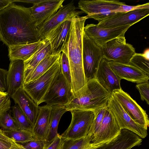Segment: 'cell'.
<instances>
[{
  "mask_svg": "<svg viewBox=\"0 0 149 149\" xmlns=\"http://www.w3.org/2000/svg\"><path fill=\"white\" fill-rule=\"evenodd\" d=\"M0 40L8 47L40 40L29 8L13 3L0 11Z\"/></svg>",
  "mask_w": 149,
  "mask_h": 149,
  "instance_id": "1",
  "label": "cell"
},
{
  "mask_svg": "<svg viewBox=\"0 0 149 149\" xmlns=\"http://www.w3.org/2000/svg\"><path fill=\"white\" fill-rule=\"evenodd\" d=\"M87 16L72 20L66 54L70 71L73 97L78 95L86 84L82 61V37Z\"/></svg>",
  "mask_w": 149,
  "mask_h": 149,
  "instance_id": "2",
  "label": "cell"
},
{
  "mask_svg": "<svg viewBox=\"0 0 149 149\" xmlns=\"http://www.w3.org/2000/svg\"><path fill=\"white\" fill-rule=\"evenodd\" d=\"M111 95L95 79L88 81L80 95L73 97L65 106L67 111L72 109L89 110L95 114L107 105Z\"/></svg>",
  "mask_w": 149,
  "mask_h": 149,
  "instance_id": "3",
  "label": "cell"
},
{
  "mask_svg": "<svg viewBox=\"0 0 149 149\" xmlns=\"http://www.w3.org/2000/svg\"><path fill=\"white\" fill-rule=\"evenodd\" d=\"M73 97L71 87L61 71L56 75L43 98L41 103L53 106H65Z\"/></svg>",
  "mask_w": 149,
  "mask_h": 149,
  "instance_id": "4",
  "label": "cell"
},
{
  "mask_svg": "<svg viewBox=\"0 0 149 149\" xmlns=\"http://www.w3.org/2000/svg\"><path fill=\"white\" fill-rule=\"evenodd\" d=\"M61 69L60 57L46 72L35 80L23 84L22 88L39 105L53 79Z\"/></svg>",
  "mask_w": 149,
  "mask_h": 149,
  "instance_id": "5",
  "label": "cell"
},
{
  "mask_svg": "<svg viewBox=\"0 0 149 149\" xmlns=\"http://www.w3.org/2000/svg\"><path fill=\"white\" fill-rule=\"evenodd\" d=\"M72 120L68 128L61 134L65 139H77L88 135L94 119V112L86 110L72 109L70 111Z\"/></svg>",
  "mask_w": 149,
  "mask_h": 149,
  "instance_id": "6",
  "label": "cell"
},
{
  "mask_svg": "<svg viewBox=\"0 0 149 149\" xmlns=\"http://www.w3.org/2000/svg\"><path fill=\"white\" fill-rule=\"evenodd\" d=\"M103 58L101 47L83 33L82 61L84 73L87 82L95 79L100 62Z\"/></svg>",
  "mask_w": 149,
  "mask_h": 149,
  "instance_id": "7",
  "label": "cell"
},
{
  "mask_svg": "<svg viewBox=\"0 0 149 149\" xmlns=\"http://www.w3.org/2000/svg\"><path fill=\"white\" fill-rule=\"evenodd\" d=\"M101 48L103 58L107 60L124 64H129L136 53L133 46L126 42L125 36L109 41Z\"/></svg>",
  "mask_w": 149,
  "mask_h": 149,
  "instance_id": "8",
  "label": "cell"
},
{
  "mask_svg": "<svg viewBox=\"0 0 149 149\" xmlns=\"http://www.w3.org/2000/svg\"><path fill=\"white\" fill-rule=\"evenodd\" d=\"M125 3L118 0H81L78 3L79 8L87 14L88 18L99 22L115 13L114 11Z\"/></svg>",
  "mask_w": 149,
  "mask_h": 149,
  "instance_id": "9",
  "label": "cell"
},
{
  "mask_svg": "<svg viewBox=\"0 0 149 149\" xmlns=\"http://www.w3.org/2000/svg\"><path fill=\"white\" fill-rule=\"evenodd\" d=\"M72 1L63 6L52 16L37 26L38 37L40 40L45 39L48 34L63 22L72 19L83 13L77 11Z\"/></svg>",
  "mask_w": 149,
  "mask_h": 149,
  "instance_id": "10",
  "label": "cell"
},
{
  "mask_svg": "<svg viewBox=\"0 0 149 149\" xmlns=\"http://www.w3.org/2000/svg\"><path fill=\"white\" fill-rule=\"evenodd\" d=\"M107 107L121 129L130 130L142 139L146 137L148 135L147 130L136 123L132 120L120 103L112 94L109 100Z\"/></svg>",
  "mask_w": 149,
  "mask_h": 149,
  "instance_id": "11",
  "label": "cell"
},
{
  "mask_svg": "<svg viewBox=\"0 0 149 149\" xmlns=\"http://www.w3.org/2000/svg\"><path fill=\"white\" fill-rule=\"evenodd\" d=\"M111 94L120 103L132 120L147 130L149 119L146 111L122 89L114 91Z\"/></svg>",
  "mask_w": 149,
  "mask_h": 149,
  "instance_id": "12",
  "label": "cell"
},
{
  "mask_svg": "<svg viewBox=\"0 0 149 149\" xmlns=\"http://www.w3.org/2000/svg\"><path fill=\"white\" fill-rule=\"evenodd\" d=\"M130 25L114 28H104L97 24H88L84 26L83 31L85 35L97 46L101 47L109 41L117 37L125 36Z\"/></svg>",
  "mask_w": 149,
  "mask_h": 149,
  "instance_id": "13",
  "label": "cell"
},
{
  "mask_svg": "<svg viewBox=\"0 0 149 149\" xmlns=\"http://www.w3.org/2000/svg\"><path fill=\"white\" fill-rule=\"evenodd\" d=\"M149 14V9H143L126 13H118L98 22L97 25L104 28H114L130 25L139 21Z\"/></svg>",
  "mask_w": 149,
  "mask_h": 149,
  "instance_id": "14",
  "label": "cell"
},
{
  "mask_svg": "<svg viewBox=\"0 0 149 149\" xmlns=\"http://www.w3.org/2000/svg\"><path fill=\"white\" fill-rule=\"evenodd\" d=\"M121 130L113 116L107 107L100 127L91 142L96 145L108 142L117 137Z\"/></svg>",
  "mask_w": 149,
  "mask_h": 149,
  "instance_id": "15",
  "label": "cell"
},
{
  "mask_svg": "<svg viewBox=\"0 0 149 149\" xmlns=\"http://www.w3.org/2000/svg\"><path fill=\"white\" fill-rule=\"evenodd\" d=\"M72 19L65 20L51 31L46 37V38L49 40L51 44L52 55L61 54L66 50Z\"/></svg>",
  "mask_w": 149,
  "mask_h": 149,
  "instance_id": "16",
  "label": "cell"
},
{
  "mask_svg": "<svg viewBox=\"0 0 149 149\" xmlns=\"http://www.w3.org/2000/svg\"><path fill=\"white\" fill-rule=\"evenodd\" d=\"M24 74V61H10L6 74V92L10 97L20 88H22Z\"/></svg>",
  "mask_w": 149,
  "mask_h": 149,
  "instance_id": "17",
  "label": "cell"
},
{
  "mask_svg": "<svg viewBox=\"0 0 149 149\" xmlns=\"http://www.w3.org/2000/svg\"><path fill=\"white\" fill-rule=\"evenodd\" d=\"M95 79L111 94L115 90L121 89L120 84L121 80L111 69L108 61L104 58L100 64Z\"/></svg>",
  "mask_w": 149,
  "mask_h": 149,
  "instance_id": "18",
  "label": "cell"
},
{
  "mask_svg": "<svg viewBox=\"0 0 149 149\" xmlns=\"http://www.w3.org/2000/svg\"><path fill=\"white\" fill-rule=\"evenodd\" d=\"M111 69L121 80L137 84L147 81L149 76L139 69L129 64H124L108 61Z\"/></svg>",
  "mask_w": 149,
  "mask_h": 149,
  "instance_id": "19",
  "label": "cell"
},
{
  "mask_svg": "<svg viewBox=\"0 0 149 149\" xmlns=\"http://www.w3.org/2000/svg\"><path fill=\"white\" fill-rule=\"evenodd\" d=\"M64 0H43L29 8L37 26L42 24L62 7Z\"/></svg>",
  "mask_w": 149,
  "mask_h": 149,
  "instance_id": "20",
  "label": "cell"
},
{
  "mask_svg": "<svg viewBox=\"0 0 149 149\" xmlns=\"http://www.w3.org/2000/svg\"><path fill=\"white\" fill-rule=\"evenodd\" d=\"M11 97L26 115L33 127L38 114V105L22 88L18 90Z\"/></svg>",
  "mask_w": 149,
  "mask_h": 149,
  "instance_id": "21",
  "label": "cell"
},
{
  "mask_svg": "<svg viewBox=\"0 0 149 149\" xmlns=\"http://www.w3.org/2000/svg\"><path fill=\"white\" fill-rule=\"evenodd\" d=\"M142 141L141 138L134 132L122 129L117 137L105 143L103 149H131L140 146Z\"/></svg>",
  "mask_w": 149,
  "mask_h": 149,
  "instance_id": "22",
  "label": "cell"
},
{
  "mask_svg": "<svg viewBox=\"0 0 149 149\" xmlns=\"http://www.w3.org/2000/svg\"><path fill=\"white\" fill-rule=\"evenodd\" d=\"M51 106L47 104L39 106V111L32 133L35 139L47 141L49 130Z\"/></svg>",
  "mask_w": 149,
  "mask_h": 149,
  "instance_id": "23",
  "label": "cell"
},
{
  "mask_svg": "<svg viewBox=\"0 0 149 149\" xmlns=\"http://www.w3.org/2000/svg\"><path fill=\"white\" fill-rule=\"evenodd\" d=\"M51 45L45 38L37 51L28 59L24 61V78L31 73L38 64L47 56L52 54Z\"/></svg>",
  "mask_w": 149,
  "mask_h": 149,
  "instance_id": "24",
  "label": "cell"
},
{
  "mask_svg": "<svg viewBox=\"0 0 149 149\" xmlns=\"http://www.w3.org/2000/svg\"><path fill=\"white\" fill-rule=\"evenodd\" d=\"M42 41L40 40L33 43L8 47V56L10 61H26L37 51Z\"/></svg>",
  "mask_w": 149,
  "mask_h": 149,
  "instance_id": "25",
  "label": "cell"
},
{
  "mask_svg": "<svg viewBox=\"0 0 149 149\" xmlns=\"http://www.w3.org/2000/svg\"><path fill=\"white\" fill-rule=\"evenodd\" d=\"M61 54L49 55L43 59L34 69L24 78L23 84L32 81L48 70L60 58Z\"/></svg>",
  "mask_w": 149,
  "mask_h": 149,
  "instance_id": "26",
  "label": "cell"
},
{
  "mask_svg": "<svg viewBox=\"0 0 149 149\" xmlns=\"http://www.w3.org/2000/svg\"><path fill=\"white\" fill-rule=\"evenodd\" d=\"M50 115V124L46 143L53 141L57 135L58 126L63 115L67 111L65 106H53Z\"/></svg>",
  "mask_w": 149,
  "mask_h": 149,
  "instance_id": "27",
  "label": "cell"
},
{
  "mask_svg": "<svg viewBox=\"0 0 149 149\" xmlns=\"http://www.w3.org/2000/svg\"><path fill=\"white\" fill-rule=\"evenodd\" d=\"M103 144L96 145L92 143L90 137L87 135L79 139H65L61 149H92Z\"/></svg>",
  "mask_w": 149,
  "mask_h": 149,
  "instance_id": "28",
  "label": "cell"
},
{
  "mask_svg": "<svg viewBox=\"0 0 149 149\" xmlns=\"http://www.w3.org/2000/svg\"><path fill=\"white\" fill-rule=\"evenodd\" d=\"M3 132L5 135L12 141L22 145L35 139L32 132L27 130L18 129Z\"/></svg>",
  "mask_w": 149,
  "mask_h": 149,
  "instance_id": "29",
  "label": "cell"
},
{
  "mask_svg": "<svg viewBox=\"0 0 149 149\" xmlns=\"http://www.w3.org/2000/svg\"><path fill=\"white\" fill-rule=\"evenodd\" d=\"M12 109V116L18 129L32 132V127L29 121L18 106L15 103Z\"/></svg>",
  "mask_w": 149,
  "mask_h": 149,
  "instance_id": "30",
  "label": "cell"
},
{
  "mask_svg": "<svg viewBox=\"0 0 149 149\" xmlns=\"http://www.w3.org/2000/svg\"><path fill=\"white\" fill-rule=\"evenodd\" d=\"M129 64L149 76V58L142 54L135 53L130 59Z\"/></svg>",
  "mask_w": 149,
  "mask_h": 149,
  "instance_id": "31",
  "label": "cell"
},
{
  "mask_svg": "<svg viewBox=\"0 0 149 149\" xmlns=\"http://www.w3.org/2000/svg\"><path fill=\"white\" fill-rule=\"evenodd\" d=\"M107 105L102 107L97 113L94 114V119L90 126L88 135L91 141L94 136L99 129L104 117Z\"/></svg>",
  "mask_w": 149,
  "mask_h": 149,
  "instance_id": "32",
  "label": "cell"
},
{
  "mask_svg": "<svg viewBox=\"0 0 149 149\" xmlns=\"http://www.w3.org/2000/svg\"><path fill=\"white\" fill-rule=\"evenodd\" d=\"M0 129L3 131L18 129L15 124L10 110L0 115Z\"/></svg>",
  "mask_w": 149,
  "mask_h": 149,
  "instance_id": "33",
  "label": "cell"
},
{
  "mask_svg": "<svg viewBox=\"0 0 149 149\" xmlns=\"http://www.w3.org/2000/svg\"><path fill=\"white\" fill-rule=\"evenodd\" d=\"M61 71L65 78L72 88V82L69 62L67 55L62 52L60 56Z\"/></svg>",
  "mask_w": 149,
  "mask_h": 149,
  "instance_id": "34",
  "label": "cell"
},
{
  "mask_svg": "<svg viewBox=\"0 0 149 149\" xmlns=\"http://www.w3.org/2000/svg\"><path fill=\"white\" fill-rule=\"evenodd\" d=\"M136 87L139 91L141 100L145 101L147 103L149 104V82L146 81L138 83Z\"/></svg>",
  "mask_w": 149,
  "mask_h": 149,
  "instance_id": "35",
  "label": "cell"
},
{
  "mask_svg": "<svg viewBox=\"0 0 149 149\" xmlns=\"http://www.w3.org/2000/svg\"><path fill=\"white\" fill-rule=\"evenodd\" d=\"M143 9H149V3L148 2L142 5L135 6L127 5L125 4L121 5L117 10L114 11L115 13H126L134 10Z\"/></svg>",
  "mask_w": 149,
  "mask_h": 149,
  "instance_id": "36",
  "label": "cell"
},
{
  "mask_svg": "<svg viewBox=\"0 0 149 149\" xmlns=\"http://www.w3.org/2000/svg\"><path fill=\"white\" fill-rule=\"evenodd\" d=\"M46 144V141L34 139L22 146L25 149H44Z\"/></svg>",
  "mask_w": 149,
  "mask_h": 149,
  "instance_id": "37",
  "label": "cell"
},
{
  "mask_svg": "<svg viewBox=\"0 0 149 149\" xmlns=\"http://www.w3.org/2000/svg\"><path fill=\"white\" fill-rule=\"evenodd\" d=\"M64 140L65 139L58 133L53 141L46 143L44 149H61Z\"/></svg>",
  "mask_w": 149,
  "mask_h": 149,
  "instance_id": "38",
  "label": "cell"
},
{
  "mask_svg": "<svg viewBox=\"0 0 149 149\" xmlns=\"http://www.w3.org/2000/svg\"><path fill=\"white\" fill-rule=\"evenodd\" d=\"M11 104L10 97L8 95L0 99V115L10 110Z\"/></svg>",
  "mask_w": 149,
  "mask_h": 149,
  "instance_id": "39",
  "label": "cell"
},
{
  "mask_svg": "<svg viewBox=\"0 0 149 149\" xmlns=\"http://www.w3.org/2000/svg\"><path fill=\"white\" fill-rule=\"evenodd\" d=\"M7 71L0 68V91L5 92L7 89L6 78Z\"/></svg>",
  "mask_w": 149,
  "mask_h": 149,
  "instance_id": "40",
  "label": "cell"
},
{
  "mask_svg": "<svg viewBox=\"0 0 149 149\" xmlns=\"http://www.w3.org/2000/svg\"><path fill=\"white\" fill-rule=\"evenodd\" d=\"M19 145L14 142L0 139V149H17Z\"/></svg>",
  "mask_w": 149,
  "mask_h": 149,
  "instance_id": "41",
  "label": "cell"
},
{
  "mask_svg": "<svg viewBox=\"0 0 149 149\" xmlns=\"http://www.w3.org/2000/svg\"><path fill=\"white\" fill-rule=\"evenodd\" d=\"M14 0H0V11L9 6L13 2Z\"/></svg>",
  "mask_w": 149,
  "mask_h": 149,
  "instance_id": "42",
  "label": "cell"
},
{
  "mask_svg": "<svg viewBox=\"0 0 149 149\" xmlns=\"http://www.w3.org/2000/svg\"><path fill=\"white\" fill-rule=\"evenodd\" d=\"M43 0H14L15 2L20 1L26 3H32L33 4L37 3L42 1Z\"/></svg>",
  "mask_w": 149,
  "mask_h": 149,
  "instance_id": "43",
  "label": "cell"
},
{
  "mask_svg": "<svg viewBox=\"0 0 149 149\" xmlns=\"http://www.w3.org/2000/svg\"><path fill=\"white\" fill-rule=\"evenodd\" d=\"M0 139L5 140L10 142L12 141L10 139L7 137L3 133V131L0 129Z\"/></svg>",
  "mask_w": 149,
  "mask_h": 149,
  "instance_id": "44",
  "label": "cell"
},
{
  "mask_svg": "<svg viewBox=\"0 0 149 149\" xmlns=\"http://www.w3.org/2000/svg\"><path fill=\"white\" fill-rule=\"evenodd\" d=\"M143 54L146 57L149 58V50L148 48L146 49Z\"/></svg>",
  "mask_w": 149,
  "mask_h": 149,
  "instance_id": "45",
  "label": "cell"
},
{
  "mask_svg": "<svg viewBox=\"0 0 149 149\" xmlns=\"http://www.w3.org/2000/svg\"><path fill=\"white\" fill-rule=\"evenodd\" d=\"M7 95H8L6 92H2L0 91V99Z\"/></svg>",
  "mask_w": 149,
  "mask_h": 149,
  "instance_id": "46",
  "label": "cell"
},
{
  "mask_svg": "<svg viewBox=\"0 0 149 149\" xmlns=\"http://www.w3.org/2000/svg\"><path fill=\"white\" fill-rule=\"evenodd\" d=\"M106 143L104 144L102 146L97 147H96L92 149H103L104 148L105 145Z\"/></svg>",
  "mask_w": 149,
  "mask_h": 149,
  "instance_id": "47",
  "label": "cell"
},
{
  "mask_svg": "<svg viewBox=\"0 0 149 149\" xmlns=\"http://www.w3.org/2000/svg\"><path fill=\"white\" fill-rule=\"evenodd\" d=\"M17 149H25L24 148H23L22 147V145L19 144V147H18V148H17Z\"/></svg>",
  "mask_w": 149,
  "mask_h": 149,
  "instance_id": "48",
  "label": "cell"
},
{
  "mask_svg": "<svg viewBox=\"0 0 149 149\" xmlns=\"http://www.w3.org/2000/svg\"></svg>",
  "mask_w": 149,
  "mask_h": 149,
  "instance_id": "49",
  "label": "cell"
}]
</instances>
